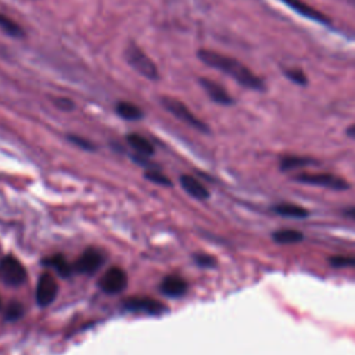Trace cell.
Masks as SVG:
<instances>
[{"mask_svg": "<svg viewBox=\"0 0 355 355\" xmlns=\"http://www.w3.org/2000/svg\"><path fill=\"white\" fill-rule=\"evenodd\" d=\"M197 55L204 64L232 76L237 83H240L244 87H248L251 90L265 89L263 80L258 75H255L248 67H245L244 64H241L239 60L233 57H229L226 54L208 50V49L198 50Z\"/></svg>", "mask_w": 355, "mask_h": 355, "instance_id": "6da1fadb", "label": "cell"}, {"mask_svg": "<svg viewBox=\"0 0 355 355\" xmlns=\"http://www.w3.org/2000/svg\"><path fill=\"white\" fill-rule=\"evenodd\" d=\"M125 58L128 64L137 71L140 75H143L147 79H158V69L154 64V61L135 43L128 44L125 50Z\"/></svg>", "mask_w": 355, "mask_h": 355, "instance_id": "7a4b0ae2", "label": "cell"}, {"mask_svg": "<svg viewBox=\"0 0 355 355\" xmlns=\"http://www.w3.org/2000/svg\"><path fill=\"white\" fill-rule=\"evenodd\" d=\"M294 180L304 184H311V186H318V187H324L331 190H347L349 187L345 179L333 173H326V172L298 173L294 176Z\"/></svg>", "mask_w": 355, "mask_h": 355, "instance_id": "3957f363", "label": "cell"}, {"mask_svg": "<svg viewBox=\"0 0 355 355\" xmlns=\"http://www.w3.org/2000/svg\"><path fill=\"white\" fill-rule=\"evenodd\" d=\"M161 103L178 119L183 121L184 123L190 125L191 128H194L200 132H208V126L201 119H198L182 101L172 98V97H162Z\"/></svg>", "mask_w": 355, "mask_h": 355, "instance_id": "277c9868", "label": "cell"}, {"mask_svg": "<svg viewBox=\"0 0 355 355\" xmlns=\"http://www.w3.org/2000/svg\"><path fill=\"white\" fill-rule=\"evenodd\" d=\"M0 277L10 286H19L26 280V270L17 258L7 255L0 259Z\"/></svg>", "mask_w": 355, "mask_h": 355, "instance_id": "5b68a950", "label": "cell"}, {"mask_svg": "<svg viewBox=\"0 0 355 355\" xmlns=\"http://www.w3.org/2000/svg\"><path fill=\"white\" fill-rule=\"evenodd\" d=\"M128 283L126 273L121 268H110L98 280L100 288L107 294L121 293Z\"/></svg>", "mask_w": 355, "mask_h": 355, "instance_id": "8992f818", "label": "cell"}, {"mask_svg": "<svg viewBox=\"0 0 355 355\" xmlns=\"http://www.w3.org/2000/svg\"><path fill=\"white\" fill-rule=\"evenodd\" d=\"M58 293V284L54 279L53 275L50 273H43L36 286V301L40 306H47L50 305Z\"/></svg>", "mask_w": 355, "mask_h": 355, "instance_id": "52a82bcc", "label": "cell"}, {"mask_svg": "<svg viewBox=\"0 0 355 355\" xmlns=\"http://www.w3.org/2000/svg\"><path fill=\"white\" fill-rule=\"evenodd\" d=\"M103 262H104V255L98 250L89 248L76 259V262L73 265V269L79 273L92 275L97 269H100Z\"/></svg>", "mask_w": 355, "mask_h": 355, "instance_id": "ba28073f", "label": "cell"}, {"mask_svg": "<svg viewBox=\"0 0 355 355\" xmlns=\"http://www.w3.org/2000/svg\"><path fill=\"white\" fill-rule=\"evenodd\" d=\"M123 304H125V308L129 311L144 312L150 315H159L165 311L164 304H161L154 298H147V297H132V298H128Z\"/></svg>", "mask_w": 355, "mask_h": 355, "instance_id": "9c48e42d", "label": "cell"}, {"mask_svg": "<svg viewBox=\"0 0 355 355\" xmlns=\"http://www.w3.org/2000/svg\"><path fill=\"white\" fill-rule=\"evenodd\" d=\"M280 1H283L290 8H293L295 12H298L300 15H302V17H305L308 19L316 21L319 24H329L330 22V18L327 15H324L322 11L316 10L315 7L306 4L302 0H280Z\"/></svg>", "mask_w": 355, "mask_h": 355, "instance_id": "30bf717a", "label": "cell"}, {"mask_svg": "<svg viewBox=\"0 0 355 355\" xmlns=\"http://www.w3.org/2000/svg\"><path fill=\"white\" fill-rule=\"evenodd\" d=\"M200 83H201V86L204 87V90L207 92V94L209 96V98L212 101H215L218 104H222V105L233 104L232 96L226 92V89L223 86H220L215 80H211L208 78H201Z\"/></svg>", "mask_w": 355, "mask_h": 355, "instance_id": "8fae6325", "label": "cell"}, {"mask_svg": "<svg viewBox=\"0 0 355 355\" xmlns=\"http://www.w3.org/2000/svg\"><path fill=\"white\" fill-rule=\"evenodd\" d=\"M159 288L168 297H182L187 291V283L178 275H169L161 282Z\"/></svg>", "mask_w": 355, "mask_h": 355, "instance_id": "7c38bea8", "label": "cell"}, {"mask_svg": "<svg viewBox=\"0 0 355 355\" xmlns=\"http://www.w3.org/2000/svg\"><path fill=\"white\" fill-rule=\"evenodd\" d=\"M180 184L187 194H190L191 197H194L197 200H205L209 197L208 189L200 180H197L196 178H193L190 175L180 176Z\"/></svg>", "mask_w": 355, "mask_h": 355, "instance_id": "4fadbf2b", "label": "cell"}, {"mask_svg": "<svg viewBox=\"0 0 355 355\" xmlns=\"http://www.w3.org/2000/svg\"><path fill=\"white\" fill-rule=\"evenodd\" d=\"M272 211L280 216L284 218H294V219H304L308 216V211L297 204L291 202H282V204H275L272 207Z\"/></svg>", "mask_w": 355, "mask_h": 355, "instance_id": "5bb4252c", "label": "cell"}, {"mask_svg": "<svg viewBox=\"0 0 355 355\" xmlns=\"http://www.w3.org/2000/svg\"><path fill=\"white\" fill-rule=\"evenodd\" d=\"M128 143L132 148H135L141 155H151L154 153V146L141 135L139 133H129L126 136Z\"/></svg>", "mask_w": 355, "mask_h": 355, "instance_id": "9a60e30c", "label": "cell"}, {"mask_svg": "<svg viewBox=\"0 0 355 355\" xmlns=\"http://www.w3.org/2000/svg\"><path fill=\"white\" fill-rule=\"evenodd\" d=\"M316 164L315 159L309 157H302V155H284L280 159V169L282 171H293L298 168H304L306 165Z\"/></svg>", "mask_w": 355, "mask_h": 355, "instance_id": "2e32d148", "label": "cell"}, {"mask_svg": "<svg viewBox=\"0 0 355 355\" xmlns=\"http://www.w3.org/2000/svg\"><path fill=\"white\" fill-rule=\"evenodd\" d=\"M118 115L128 121H137L143 116V111L130 101H119L115 107Z\"/></svg>", "mask_w": 355, "mask_h": 355, "instance_id": "e0dca14e", "label": "cell"}, {"mask_svg": "<svg viewBox=\"0 0 355 355\" xmlns=\"http://www.w3.org/2000/svg\"><path fill=\"white\" fill-rule=\"evenodd\" d=\"M273 240L279 244H295L300 243L304 234L295 229H280L272 234Z\"/></svg>", "mask_w": 355, "mask_h": 355, "instance_id": "ac0fdd59", "label": "cell"}, {"mask_svg": "<svg viewBox=\"0 0 355 355\" xmlns=\"http://www.w3.org/2000/svg\"><path fill=\"white\" fill-rule=\"evenodd\" d=\"M44 263L49 265V266H51L53 269H55V270L58 272V275H61V276H64V277L69 276V275L72 273V269H73V268L68 263V261H67L62 255H60V254L53 255V257H50V258H46V259H44Z\"/></svg>", "mask_w": 355, "mask_h": 355, "instance_id": "d6986e66", "label": "cell"}, {"mask_svg": "<svg viewBox=\"0 0 355 355\" xmlns=\"http://www.w3.org/2000/svg\"><path fill=\"white\" fill-rule=\"evenodd\" d=\"M0 29L12 37H24L25 36L24 29L15 21H12L10 17H7L1 12H0Z\"/></svg>", "mask_w": 355, "mask_h": 355, "instance_id": "ffe728a7", "label": "cell"}, {"mask_svg": "<svg viewBox=\"0 0 355 355\" xmlns=\"http://www.w3.org/2000/svg\"><path fill=\"white\" fill-rule=\"evenodd\" d=\"M283 72L287 76V79L293 80L297 85H306L308 83V78L300 67H290V68H286Z\"/></svg>", "mask_w": 355, "mask_h": 355, "instance_id": "44dd1931", "label": "cell"}, {"mask_svg": "<svg viewBox=\"0 0 355 355\" xmlns=\"http://www.w3.org/2000/svg\"><path fill=\"white\" fill-rule=\"evenodd\" d=\"M329 263L334 268H348L355 265V257L349 255H336L329 258Z\"/></svg>", "mask_w": 355, "mask_h": 355, "instance_id": "7402d4cb", "label": "cell"}, {"mask_svg": "<svg viewBox=\"0 0 355 355\" xmlns=\"http://www.w3.org/2000/svg\"><path fill=\"white\" fill-rule=\"evenodd\" d=\"M146 178L150 179L151 182L157 183V184H164V186H169L171 184V180L161 172L158 171H148L146 172Z\"/></svg>", "mask_w": 355, "mask_h": 355, "instance_id": "603a6c76", "label": "cell"}, {"mask_svg": "<svg viewBox=\"0 0 355 355\" xmlns=\"http://www.w3.org/2000/svg\"><path fill=\"white\" fill-rule=\"evenodd\" d=\"M22 315V306L19 302H11L8 306H7V311H6V316L7 319H17Z\"/></svg>", "mask_w": 355, "mask_h": 355, "instance_id": "cb8c5ba5", "label": "cell"}, {"mask_svg": "<svg viewBox=\"0 0 355 355\" xmlns=\"http://www.w3.org/2000/svg\"><path fill=\"white\" fill-rule=\"evenodd\" d=\"M54 104H55L57 108H60V110H62V111H71V110L75 107L73 101L69 100V98H67V97H57V98L54 100Z\"/></svg>", "mask_w": 355, "mask_h": 355, "instance_id": "d4e9b609", "label": "cell"}, {"mask_svg": "<svg viewBox=\"0 0 355 355\" xmlns=\"http://www.w3.org/2000/svg\"><path fill=\"white\" fill-rule=\"evenodd\" d=\"M196 262L201 266H205V268H211V266H215V258L209 257V255H205V254H197L194 257Z\"/></svg>", "mask_w": 355, "mask_h": 355, "instance_id": "484cf974", "label": "cell"}, {"mask_svg": "<svg viewBox=\"0 0 355 355\" xmlns=\"http://www.w3.org/2000/svg\"><path fill=\"white\" fill-rule=\"evenodd\" d=\"M68 139L73 143V144H76V146H79V147H82V148H85V150H92L93 148V144L90 143V141H87L86 139H82V137H79V136H68Z\"/></svg>", "mask_w": 355, "mask_h": 355, "instance_id": "4316f807", "label": "cell"}, {"mask_svg": "<svg viewBox=\"0 0 355 355\" xmlns=\"http://www.w3.org/2000/svg\"><path fill=\"white\" fill-rule=\"evenodd\" d=\"M341 212H343V215H344L345 218H349V219H354V220H355V207L344 208Z\"/></svg>", "mask_w": 355, "mask_h": 355, "instance_id": "83f0119b", "label": "cell"}, {"mask_svg": "<svg viewBox=\"0 0 355 355\" xmlns=\"http://www.w3.org/2000/svg\"><path fill=\"white\" fill-rule=\"evenodd\" d=\"M345 133H347V136H349V137L355 139V125L348 126V128H347V130H345Z\"/></svg>", "mask_w": 355, "mask_h": 355, "instance_id": "f1b7e54d", "label": "cell"}, {"mask_svg": "<svg viewBox=\"0 0 355 355\" xmlns=\"http://www.w3.org/2000/svg\"><path fill=\"white\" fill-rule=\"evenodd\" d=\"M349 1H351V3L355 6V0H349Z\"/></svg>", "mask_w": 355, "mask_h": 355, "instance_id": "f546056e", "label": "cell"}]
</instances>
